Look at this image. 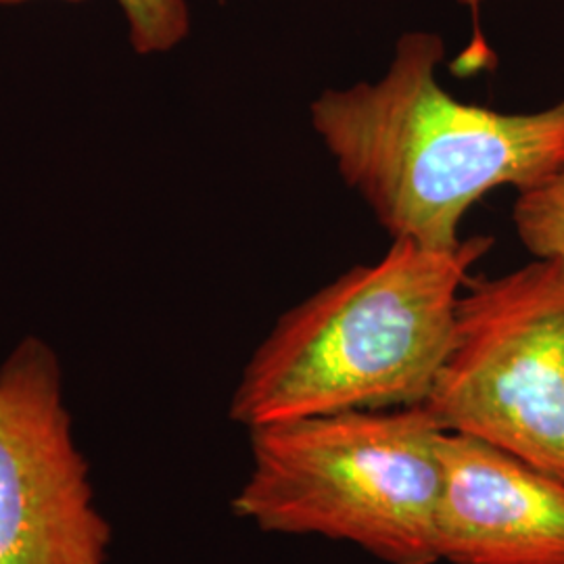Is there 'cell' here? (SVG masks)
Here are the masks:
<instances>
[{"label": "cell", "mask_w": 564, "mask_h": 564, "mask_svg": "<svg viewBox=\"0 0 564 564\" xmlns=\"http://www.w3.org/2000/svg\"><path fill=\"white\" fill-rule=\"evenodd\" d=\"M444 39L408 32L377 82L324 90L312 128L391 239L454 249L487 193L535 188L564 170V99L505 113L454 99L437 78Z\"/></svg>", "instance_id": "obj_1"}, {"label": "cell", "mask_w": 564, "mask_h": 564, "mask_svg": "<svg viewBox=\"0 0 564 564\" xmlns=\"http://www.w3.org/2000/svg\"><path fill=\"white\" fill-rule=\"evenodd\" d=\"M437 550L449 564H564V484L444 431Z\"/></svg>", "instance_id": "obj_6"}, {"label": "cell", "mask_w": 564, "mask_h": 564, "mask_svg": "<svg viewBox=\"0 0 564 564\" xmlns=\"http://www.w3.org/2000/svg\"><path fill=\"white\" fill-rule=\"evenodd\" d=\"M442 431L494 445L564 484V263L466 282L423 403Z\"/></svg>", "instance_id": "obj_4"}, {"label": "cell", "mask_w": 564, "mask_h": 564, "mask_svg": "<svg viewBox=\"0 0 564 564\" xmlns=\"http://www.w3.org/2000/svg\"><path fill=\"white\" fill-rule=\"evenodd\" d=\"M118 4L128 23L130 44L141 55L167 53L191 32V11L186 0H118Z\"/></svg>", "instance_id": "obj_8"}, {"label": "cell", "mask_w": 564, "mask_h": 564, "mask_svg": "<svg viewBox=\"0 0 564 564\" xmlns=\"http://www.w3.org/2000/svg\"><path fill=\"white\" fill-rule=\"evenodd\" d=\"M109 542L59 362L28 337L0 366V564H105Z\"/></svg>", "instance_id": "obj_5"}, {"label": "cell", "mask_w": 564, "mask_h": 564, "mask_svg": "<svg viewBox=\"0 0 564 564\" xmlns=\"http://www.w3.org/2000/svg\"><path fill=\"white\" fill-rule=\"evenodd\" d=\"M458 4L466 7L473 15V36L468 46L464 48L460 59H458V69L463 76H473L481 69H487L489 65L496 63V55L491 53L489 44L485 42L484 32H481V25H479V7H481V0H458Z\"/></svg>", "instance_id": "obj_9"}, {"label": "cell", "mask_w": 564, "mask_h": 564, "mask_svg": "<svg viewBox=\"0 0 564 564\" xmlns=\"http://www.w3.org/2000/svg\"><path fill=\"white\" fill-rule=\"evenodd\" d=\"M491 237L431 249L395 239L284 312L253 351L230 402L247 429L426 400L452 339L468 272Z\"/></svg>", "instance_id": "obj_2"}, {"label": "cell", "mask_w": 564, "mask_h": 564, "mask_svg": "<svg viewBox=\"0 0 564 564\" xmlns=\"http://www.w3.org/2000/svg\"><path fill=\"white\" fill-rule=\"evenodd\" d=\"M512 223L533 258L564 263V170L544 184L519 193Z\"/></svg>", "instance_id": "obj_7"}, {"label": "cell", "mask_w": 564, "mask_h": 564, "mask_svg": "<svg viewBox=\"0 0 564 564\" xmlns=\"http://www.w3.org/2000/svg\"><path fill=\"white\" fill-rule=\"evenodd\" d=\"M442 433L423 405L251 426L232 510L265 533L347 542L384 564L442 563Z\"/></svg>", "instance_id": "obj_3"}]
</instances>
